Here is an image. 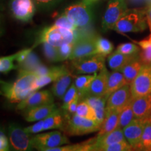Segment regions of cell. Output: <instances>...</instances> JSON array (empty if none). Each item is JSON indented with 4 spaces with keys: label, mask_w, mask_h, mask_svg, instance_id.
Masks as SVG:
<instances>
[{
    "label": "cell",
    "mask_w": 151,
    "mask_h": 151,
    "mask_svg": "<svg viewBox=\"0 0 151 151\" xmlns=\"http://www.w3.org/2000/svg\"><path fill=\"white\" fill-rule=\"evenodd\" d=\"M37 78L34 71L19 70V75L14 82L1 81V94L11 103L20 102L35 92L34 84Z\"/></svg>",
    "instance_id": "cell-1"
},
{
    "label": "cell",
    "mask_w": 151,
    "mask_h": 151,
    "mask_svg": "<svg viewBox=\"0 0 151 151\" xmlns=\"http://www.w3.org/2000/svg\"><path fill=\"white\" fill-rule=\"evenodd\" d=\"M146 9L132 8L128 9L115 24L113 30L118 33L141 32L147 27Z\"/></svg>",
    "instance_id": "cell-2"
},
{
    "label": "cell",
    "mask_w": 151,
    "mask_h": 151,
    "mask_svg": "<svg viewBox=\"0 0 151 151\" xmlns=\"http://www.w3.org/2000/svg\"><path fill=\"white\" fill-rule=\"evenodd\" d=\"M92 5L82 1L68 6L62 14L78 29L89 28L94 19Z\"/></svg>",
    "instance_id": "cell-3"
},
{
    "label": "cell",
    "mask_w": 151,
    "mask_h": 151,
    "mask_svg": "<svg viewBox=\"0 0 151 151\" xmlns=\"http://www.w3.org/2000/svg\"><path fill=\"white\" fill-rule=\"evenodd\" d=\"M77 37V29L71 30L52 25L43 29L40 35V43H48L58 47L64 43H74Z\"/></svg>",
    "instance_id": "cell-4"
},
{
    "label": "cell",
    "mask_w": 151,
    "mask_h": 151,
    "mask_svg": "<svg viewBox=\"0 0 151 151\" xmlns=\"http://www.w3.org/2000/svg\"><path fill=\"white\" fill-rule=\"evenodd\" d=\"M101 124L97 121L72 114L68 117L66 124V133L71 136H82L99 130Z\"/></svg>",
    "instance_id": "cell-5"
},
{
    "label": "cell",
    "mask_w": 151,
    "mask_h": 151,
    "mask_svg": "<svg viewBox=\"0 0 151 151\" xmlns=\"http://www.w3.org/2000/svg\"><path fill=\"white\" fill-rule=\"evenodd\" d=\"M128 9L126 0H109L101 22L104 31L113 29L116 22Z\"/></svg>",
    "instance_id": "cell-6"
},
{
    "label": "cell",
    "mask_w": 151,
    "mask_h": 151,
    "mask_svg": "<svg viewBox=\"0 0 151 151\" xmlns=\"http://www.w3.org/2000/svg\"><path fill=\"white\" fill-rule=\"evenodd\" d=\"M72 69L78 74H92L105 67V57L95 54L72 60Z\"/></svg>",
    "instance_id": "cell-7"
},
{
    "label": "cell",
    "mask_w": 151,
    "mask_h": 151,
    "mask_svg": "<svg viewBox=\"0 0 151 151\" xmlns=\"http://www.w3.org/2000/svg\"><path fill=\"white\" fill-rule=\"evenodd\" d=\"M9 142L14 151H32L34 146L29 134L16 124L8 127Z\"/></svg>",
    "instance_id": "cell-8"
},
{
    "label": "cell",
    "mask_w": 151,
    "mask_h": 151,
    "mask_svg": "<svg viewBox=\"0 0 151 151\" xmlns=\"http://www.w3.org/2000/svg\"><path fill=\"white\" fill-rule=\"evenodd\" d=\"M129 86L132 98L151 94V65H143L139 73Z\"/></svg>",
    "instance_id": "cell-9"
},
{
    "label": "cell",
    "mask_w": 151,
    "mask_h": 151,
    "mask_svg": "<svg viewBox=\"0 0 151 151\" xmlns=\"http://www.w3.org/2000/svg\"><path fill=\"white\" fill-rule=\"evenodd\" d=\"M34 148L35 147L55 148L69 143L67 136L60 131H53L39 134L32 137Z\"/></svg>",
    "instance_id": "cell-10"
},
{
    "label": "cell",
    "mask_w": 151,
    "mask_h": 151,
    "mask_svg": "<svg viewBox=\"0 0 151 151\" xmlns=\"http://www.w3.org/2000/svg\"><path fill=\"white\" fill-rule=\"evenodd\" d=\"M53 101V97L50 91L37 90L32 92L25 99L19 102L17 106V109L20 111H25L39 106L52 104Z\"/></svg>",
    "instance_id": "cell-11"
},
{
    "label": "cell",
    "mask_w": 151,
    "mask_h": 151,
    "mask_svg": "<svg viewBox=\"0 0 151 151\" xmlns=\"http://www.w3.org/2000/svg\"><path fill=\"white\" fill-rule=\"evenodd\" d=\"M146 118H134L130 123L123 128V133L127 142L131 145L135 151H137L140 145L141 137L145 125Z\"/></svg>",
    "instance_id": "cell-12"
},
{
    "label": "cell",
    "mask_w": 151,
    "mask_h": 151,
    "mask_svg": "<svg viewBox=\"0 0 151 151\" xmlns=\"http://www.w3.org/2000/svg\"><path fill=\"white\" fill-rule=\"evenodd\" d=\"M11 10L15 18L20 21H29L35 13L34 0H12Z\"/></svg>",
    "instance_id": "cell-13"
},
{
    "label": "cell",
    "mask_w": 151,
    "mask_h": 151,
    "mask_svg": "<svg viewBox=\"0 0 151 151\" xmlns=\"http://www.w3.org/2000/svg\"><path fill=\"white\" fill-rule=\"evenodd\" d=\"M132 100L129 84L124 86L120 89L113 92L107 99L106 109L120 110L128 104Z\"/></svg>",
    "instance_id": "cell-14"
},
{
    "label": "cell",
    "mask_w": 151,
    "mask_h": 151,
    "mask_svg": "<svg viewBox=\"0 0 151 151\" xmlns=\"http://www.w3.org/2000/svg\"><path fill=\"white\" fill-rule=\"evenodd\" d=\"M124 141L127 140L124 137L123 130L121 127H118L116 129L109 133L94 137L93 143L94 151H98L110 145Z\"/></svg>",
    "instance_id": "cell-15"
},
{
    "label": "cell",
    "mask_w": 151,
    "mask_h": 151,
    "mask_svg": "<svg viewBox=\"0 0 151 151\" xmlns=\"http://www.w3.org/2000/svg\"><path fill=\"white\" fill-rule=\"evenodd\" d=\"M69 69L65 65H60L49 68L48 72L43 76L37 77L34 84V89L37 91L52 82H55L62 76L69 72Z\"/></svg>",
    "instance_id": "cell-16"
},
{
    "label": "cell",
    "mask_w": 151,
    "mask_h": 151,
    "mask_svg": "<svg viewBox=\"0 0 151 151\" xmlns=\"http://www.w3.org/2000/svg\"><path fill=\"white\" fill-rule=\"evenodd\" d=\"M109 75V71L106 67H104L97 73V76L92 82L85 97L86 96H96V97L104 96L106 90Z\"/></svg>",
    "instance_id": "cell-17"
},
{
    "label": "cell",
    "mask_w": 151,
    "mask_h": 151,
    "mask_svg": "<svg viewBox=\"0 0 151 151\" xmlns=\"http://www.w3.org/2000/svg\"><path fill=\"white\" fill-rule=\"evenodd\" d=\"M131 104L134 118L144 119L151 116V94L132 98Z\"/></svg>",
    "instance_id": "cell-18"
},
{
    "label": "cell",
    "mask_w": 151,
    "mask_h": 151,
    "mask_svg": "<svg viewBox=\"0 0 151 151\" xmlns=\"http://www.w3.org/2000/svg\"><path fill=\"white\" fill-rule=\"evenodd\" d=\"M56 109V106L53 103L33 107L24 111V119L27 122L39 121L48 117Z\"/></svg>",
    "instance_id": "cell-19"
},
{
    "label": "cell",
    "mask_w": 151,
    "mask_h": 151,
    "mask_svg": "<svg viewBox=\"0 0 151 151\" xmlns=\"http://www.w3.org/2000/svg\"><path fill=\"white\" fill-rule=\"evenodd\" d=\"M120 110L106 109V116L97 136H102L113 131L118 127Z\"/></svg>",
    "instance_id": "cell-20"
},
{
    "label": "cell",
    "mask_w": 151,
    "mask_h": 151,
    "mask_svg": "<svg viewBox=\"0 0 151 151\" xmlns=\"http://www.w3.org/2000/svg\"><path fill=\"white\" fill-rule=\"evenodd\" d=\"M107 99H108V97L106 96H101V97L86 96L83 99L87 101L94 109L96 116H97V121L101 124L105 118Z\"/></svg>",
    "instance_id": "cell-21"
},
{
    "label": "cell",
    "mask_w": 151,
    "mask_h": 151,
    "mask_svg": "<svg viewBox=\"0 0 151 151\" xmlns=\"http://www.w3.org/2000/svg\"><path fill=\"white\" fill-rule=\"evenodd\" d=\"M139 55V54L134 55H127L116 50L108 56L107 61H108L109 67L111 70L120 71L124 66Z\"/></svg>",
    "instance_id": "cell-22"
},
{
    "label": "cell",
    "mask_w": 151,
    "mask_h": 151,
    "mask_svg": "<svg viewBox=\"0 0 151 151\" xmlns=\"http://www.w3.org/2000/svg\"><path fill=\"white\" fill-rule=\"evenodd\" d=\"M73 78H74V76L69 71V72L57 79L52 84L51 88L52 93L56 97L59 98V99H63L64 96L67 92V90L69 89V86L72 82Z\"/></svg>",
    "instance_id": "cell-23"
},
{
    "label": "cell",
    "mask_w": 151,
    "mask_h": 151,
    "mask_svg": "<svg viewBox=\"0 0 151 151\" xmlns=\"http://www.w3.org/2000/svg\"><path fill=\"white\" fill-rule=\"evenodd\" d=\"M127 84H128L127 81L121 71H113L109 75L106 90L104 96L109 98L113 92Z\"/></svg>",
    "instance_id": "cell-24"
},
{
    "label": "cell",
    "mask_w": 151,
    "mask_h": 151,
    "mask_svg": "<svg viewBox=\"0 0 151 151\" xmlns=\"http://www.w3.org/2000/svg\"><path fill=\"white\" fill-rule=\"evenodd\" d=\"M142 66L143 64L140 60V57L139 55L132 60V61H130L120 70L122 74L124 75L128 84L130 85L132 81L134 80L138 73L140 71Z\"/></svg>",
    "instance_id": "cell-25"
},
{
    "label": "cell",
    "mask_w": 151,
    "mask_h": 151,
    "mask_svg": "<svg viewBox=\"0 0 151 151\" xmlns=\"http://www.w3.org/2000/svg\"><path fill=\"white\" fill-rule=\"evenodd\" d=\"M97 73H92V74L81 75L75 78L74 83L78 90V95L80 97V100L83 99L86 95L87 92L89 89L92 82L97 76Z\"/></svg>",
    "instance_id": "cell-26"
},
{
    "label": "cell",
    "mask_w": 151,
    "mask_h": 151,
    "mask_svg": "<svg viewBox=\"0 0 151 151\" xmlns=\"http://www.w3.org/2000/svg\"><path fill=\"white\" fill-rule=\"evenodd\" d=\"M63 118L60 111L56 109L48 117L43 119V131L44 130L62 129Z\"/></svg>",
    "instance_id": "cell-27"
},
{
    "label": "cell",
    "mask_w": 151,
    "mask_h": 151,
    "mask_svg": "<svg viewBox=\"0 0 151 151\" xmlns=\"http://www.w3.org/2000/svg\"><path fill=\"white\" fill-rule=\"evenodd\" d=\"M141 50L139 57L143 65H151V34L148 38L140 41H136Z\"/></svg>",
    "instance_id": "cell-28"
},
{
    "label": "cell",
    "mask_w": 151,
    "mask_h": 151,
    "mask_svg": "<svg viewBox=\"0 0 151 151\" xmlns=\"http://www.w3.org/2000/svg\"><path fill=\"white\" fill-rule=\"evenodd\" d=\"M151 150V116L146 118L139 148L137 151Z\"/></svg>",
    "instance_id": "cell-29"
},
{
    "label": "cell",
    "mask_w": 151,
    "mask_h": 151,
    "mask_svg": "<svg viewBox=\"0 0 151 151\" xmlns=\"http://www.w3.org/2000/svg\"><path fill=\"white\" fill-rule=\"evenodd\" d=\"M41 65V63L39 58L32 51L23 62L18 64L19 70L34 71L35 72Z\"/></svg>",
    "instance_id": "cell-30"
},
{
    "label": "cell",
    "mask_w": 151,
    "mask_h": 151,
    "mask_svg": "<svg viewBox=\"0 0 151 151\" xmlns=\"http://www.w3.org/2000/svg\"><path fill=\"white\" fill-rule=\"evenodd\" d=\"M134 119V114L131 101H130L120 111L118 127L123 129L126 126H127Z\"/></svg>",
    "instance_id": "cell-31"
},
{
    "label": "cell",
    "mask_w": 151,
    "mask_h": 151,
    "mask_svg": "<svg viewBox=\"0 0 151 151\" xmlns=\"http://www.w3.org/2000/svg\"><path fill=\"white\" fill-rule=\"evenodd\" d=\"M76 114L83 118L97 121V116H96L94 109L85 100H82L81 102H79L76 111Z\"/></svg>",
    "instance_id": "cell-32"
},
{
    "label": "cell",
    "mask_w": 151,
    "mask_h": 151,
    "mask_svg": "<svg viewBox=\"0 0 151 151\" xmlns=\"http://www.w3.org/2000/svg\"><path fill=\"white\" fill-rule=\"evenodd\" d=\"M96 48L97 54L106 57L112 53L113 45L108 39L98 35L96 39Z\"/></svg>",
    "instance_id": "cell-33"
},
{
    "label": "cell",
    "mask_w": 151,
    "mask_h": 151,
    "mask_svg": "<svg viewBox=\"0 0 151 151\" xmlns=\"http://www.w3.org/2000/svg\"><path fill=\"white\" fill-rule=\"evenodd\" d=\"M17 53L9 56L1 57L0 58V71L3 73H8L13 69H16L17 67L14 65V61L16 60Z\"/></svg>",
    "instance_id": "cell-34"
},
{
    "label": "cell",
    "mask_w": 151,
    "mask_h": 151,
    "mask_svg": "<svg viewBox=\"0 0 151 151\" xmlns=\"http://www.w3.org/2000/svg\"><path fill=\"white\" fill-rule=\"evenodd\" d=\"M43 51L46 59L52 62H60L58 47L52 46L48 43H43Z\"/></svg>",
    "instance_id": "cell-35"
},
{
    "label": "cell",
    "mask_w": 151,
    "mask_h": 151,
    "mask_svg": "<svg viewBox=\"0 0 151 151\" xmlns=\"http://www.w3.org/2000/svg\"><path fill=\"white\" fill-rule=\"evenodd\" d=\"M116 51L120 53L127 55H134L139 54L140 49L137 45L132 43H121L117 47Z\"/></svg>",
    "instance_id": "cell-36"
},
{
    "label": "cell",
    "mask_w": 151,
    "mask_h": 151,
    "mask_svg": "<svg viewBox=\"0 0 151 151\" xmlns=\"http://www.w3.org/2000/svg\"><path fill=\"white\" fill-rule=\"evenodd\" d=\"M98 151H135V150L127 141H124L110 145Z\"/></svg>",
    "instance_id": "cell-37"
},
{
    "label": "cell",
    "mask_w": 151,
    "mask_h": 151,
    "mask_svg": "<svg viewBox=\"0 0 151 151\" xmlns=\"http://www.w3.org/2000/svg\"><path fill=\"white\" fill-rule=\"evenodd\" d=\"M84 143V142H83ZM83 143H77L73 145H67L64 146H58L55 148H43V147H35L38 151H76L82 147Z\"/></svg>",
    "instance_id": "cell-38"
},
{
    "label": "cell",
    "mask_w": 151,
    "mask_h": 151,
    "mask_svg": "<svg viewBox=\"0 0 151 151\" xmlns=\"http://www.w3.org/2000/svg\"><path fill=\"white\" fill-rule=\"evenodd\" d=\"M73 43H67L58 46V52L60 58V62L69 59L73 50Z\"/></svg>",
    "instance_id": "cell-39"
},
{
    "label": "cell",
    "mask_w": 151,
    "mask_h": 151,
    "mask_svg": "<svg viewBox=\"0 0 151 151\" xmlns=\"http://www.w3.org/2000/svg\"><path fill=\"white\" fill-rule=\"evenodd\" d=\"M78 94V90H77L76 87L75 86L74 82L71 83V86L69 87V89L67 90V92H66L65 96L63 97V105H62V108L67 106L70 101L74 99Z\"/></svg>",
    "instance_id": "cell-40"
},
{
    "label": "cell",
    "mask_w": 151,
    "mask_h": 151,
    "mask_svg": "<svg viewBox=\"0 0 151 151\" xmlns=\"http://www.w3.org/2000/svg\"><path fill=\"white\" fill-rule=\"evenodd\" d=\"M54 25L58 26V27H62V28H67V29H71V30H76L78 29L74 24H73L71 22L69 21V20L66 17L65 15L62 14L61 16H60L55 22Z\"/></svg>",
    "instance_id": "cell-41"
},
{
    "label": "cell",
    "mask_w": 151,
    "mask_h": 151,
    "mask_svg": "<svg viewBox=\"0 0 151 151\" xmlns=\"http://www.w3.org/2000/svg\"><path fill=\"white\" fill-rule=\"evenodd\" d=\"M62 1V0H34L35 3L37 4L39 8L45 9L52 8Z\"/></svg>",
    "instance_id": "cell-42"
},
{
    "label": "cell",
    "mask_w": 151,
    "mask_h": 151,
    "mask_svg": "<svg viewBox=\"0 0 151 151\" xmlns=\"http://www.w3.org/2000/svg\"><path fill=\"white\" fill-rule=\"evenodd\" d=\"M133 8L148 9L151 6V0H126Z\"/></svg>",
    "instance_id": "cell-43"
},
{
    "label": "cell",
    "mask_w": 151,
    "mask_h": 151,
    "mask_svg": "<svg viewBox=\"0 0 151 151\" xmlns=\"http://www.w3.org/2000/svg\"><path fill=\"white\" fill-rule=\"evenodd\" d=\"M24 130L27 132L28 134H37L39 132L43 131V120H39L37 123L32 124V125L29 126L24 128Z\"/></svg>",
    "instance_id": "cell-44"
},
{
    "label": "cell",
    "mask_w": 151,
    "mask_h": 151,
    "mask_svg": "<svg viewBox=\"0 0 151 151\" xmlns=\"http://www.w3.org/2000/svg\"><path fill=\"white\" fill-rule=\"evenodd\" d=\"M79 101H80V97H79V95L78 94L72 101H70L66 106L63 107L62 109L67 111L68 112L71 113V114H75L77 107H78V105L79 104Z\"/></svg>",
    "instance_id": "cell-45"
},
{
    "label": "cell",
    "mask_w": 151,
    "mask_h": 151,
    "mask_svg": "<svg viewBox=\"0 0 151 151\" xmlns=\"http://www.w3.org/2000/svg\"><path fill=\"white\" fill-rule=\"evenodd\" d=\"M0 151H9V139L2 131L0 132Z\"/></svg>",
    "instance_id": "cell-46"
},
{
    "label": "cell",
    "mask_w": 151,
    "mask_h": 151,
    "mask_svg": "<svg viewBox=\"0 0 151 151\" xmlns=\"http://www.w3.org/2000/svg\"><path fill=\"white\" fill-rule=\"evenodd\" d=\"M32 48H27V49H24V50H20L18 52H17V57H16V61L18 64L21 63L24 60L27 56L29 55L30 52H32Z\"/></svg>",
    "instance_id": "cell-47"
},
{
    "label": "cell",
    "mask_w": 151,
    "mask_h": 151,
    "mask_svg": "<svg viewBox=\"0 0 151 151\" xmlns=\"http://www.w3.org/2000/svg\"><path fill=\"white\" fill-rule=\"evenodd\" d=\"M48 71H49V68L41 64V65L37 68V70L35 71V73L37 74V77H40V76H43L46 75V73L48 72Z\"/></svg>",
    "instance_id": "cell-48"
},
{
    "label": "cell",
    "mask_w": 151,
    "mask_h": 151,
    "mask_svg": "<svg viewBox=\"0 0 151 151\" xmlns=\"http://www.w3.org/2000/svg\"><path fill=\"white\" fill-rule=\"evenodd\" d=\"M146 16H147V22H148V27L150 28V30L151 32V6L148 9H147Z\"/></svg>",
    "instance_id": "cell-49"
},
{
    "label": "cell",
    "mask_w": 151,
    "mask_h": 151,
    "mask_svg": "<svg viewBox=\"0 0 151 151\" xmlns=\"http://www.w3.org/2000/svg\"><path fill=\"white\" fill-rule=\"evenodd\" d=\"M83 1H85V2L90 4H93L94 3L97 2L98 1H100V0H83Z\"/></svg>",
    "instance_id": "cell-50"
},
{
    "label": "cell",
    "mask_w": 151,
    "mask_h": 151,
    "mask_svg": "<svg viewBox=\"0 0 151 151\" xmlns=\"http://www.w3.org/2000/svg\"><path fill=\"white\" fill-rule=\"evenodd\" d=\"M141 151H151V150H141Z\"/></svg>",
    "instance_id": "cell-51"
}]
</instances>
